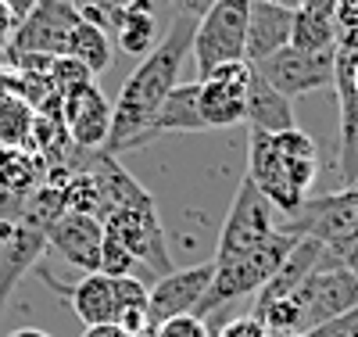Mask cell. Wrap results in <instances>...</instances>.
<instances>
[{"instance_id":"7402d4cb","label":"cell","mask_w":358,"mask_h":337,"mask_svg":"<svg viewBox=\"0 0 358 337\" xmlns=\"http://www.w3.org/2000/svg\"><path fill=\"white\" fill-rule=\"evenodd\" d=\"M69 57H76L79 65L90 72V76H101L108 65H111V33L94 22H79L69 36V47H65Z\"/></svg>"},{"instance_id":"b9f144b4","label":"cell","mask_w":358,"mask_h":337,"mask_svg":"<svg viewBox=\"0 0 358 337\" xmlns=\"http://www.w3.org/2000/svg\"><path fill=\"white\" fill-rule=\"evenodd\" d=\"M297 337H305V333H297Z\"/></svg>"},{"instance_id":"277c9868","label":"cell","mask_w":358,"mask_h":337,"mask_svg":"<svg viewBox=\"0 0 358 337\" xmlns=\"http://www.w3.org/2000/svg\"><path fill=\"white\" fill-rule=\"evenodd\" d=\"M248 8L251 0H215L197 29H194V65L197 79L208 76L215 65L244 61V33H248Z\"/></svg>"},{"instance_id":"8992f818","label":"cell","mask_w":358,"mask_h":337,"mask_svg":"<svg viewBox=\"0 0 358 337\" xmlns=\"http://www.w3.org/2000/svg\"><path fill=\"white\" fill-rule=\"evenodd\" d=\"M276 219L280 212L276 205L268 201L248 176H241V187L233 194V205L226 212V223L219 230V248H215V259L222 255H236V252H248V248H258L268 237L276 233Z\"/></svg>"},{"instance_id":"836d02e7","label":"cell","mask_w":358,"mask_h":337,"mask_svg":"<svg viewBox=\"0 0 358 337\" xmlns=\"http://www.w3.org/2000/svg\"><path fill=\"white\" fill-rule=\"evenodd\" d=\"M351 273H355V277H358V233L355 237H348V240H341V244H334V248H330Z\"/></svg>"},{"instance_id":"d590c367","label":"cell","mask_w":358,"mask_h":337,"mask_svg":"<svg viewBox=\"0 0 358 337\" xmlns=\"http://www.w3.org/2000/svg\"><path fill=\"white\" fill-rule=\"evenodd\" d=\"M83 337H129L122 326H115V323H104V326H86Z\"/></svg>"},{"instance_id":"4dcf8cb0","label":"cell","mask_w":358,"mask_h":337,"mask_svg":"<svg viewBox=\"0 0 358 337\" xmlns=\"http://www.w3.org/2000/svg\"><path fill=\"white\" fill-rule=\"evenodd\" d=\"M169 4H172L176 18H194V22H201L208 11H212L215 0H169Z\"/></svg>"},{"instance_id":"8fae6325","label":"cell","mask_w":358,"mask_h":337,"mask_svg":"<svg viewBox=\"0 0 358 337\" xmlns=\"http://www.w3.org/2000/svg\"><path fill=\"white\" fill-rule=\"evenodd\" d=\"M43 248H50L47 226L29 219L25 212L18 219H0V316H4V305L18 280L40 262Z\"/></svg>"},{"instance_id":"5b68a950","label":"cell","mask_w":358,"mask_h":337,"mask_svg":"<svg viewBox=\"0 0 358 337\" xmlns=\"http://www.w3.org/2000/svg\"><path fill=\"white\" fill-rule=\"evenodd\" d=\"M276 230L290 233V237H308V240H319L326 248H334V244L358 233V187H344L337 194L305 201L290 216H280Z\"/></svg>"},{"instance_id":"52a82bcc","label":"cell","mask_w":358,"mask_h":337,"mask_svg":"<svg viewBox=\"0 0 358 337\" xmlns=\"http://www.w3.org/2000/svg\"><path fill=\"white\" fill-rule=\"evenodd\" d=\"M255 72L273 86L287 101L312 94V90H326L334 86L337 76V50L330 54H308V50H297V47H280L273 57H265L255 65Z\"/></svg>"},{"instance_id":"ba28073f","label":"cell","mask_w":358,"mask_h":337,"mask_svg":"<svg viewBox=\"0 0 358 337\" xmlns=\"http://www.w3.org/2000/svg\"><path fill=\"white\" fill-rule=\"evenodd\" d=\"M104 223V237L118 240L122 248L136 255V262L151 266L158 277L172 273V259L165 248V226L158 216V205H140V208H111Z\"/></svg>"},{"instance_id":"f1b7e54d","label":"cell","mask_w":358,"mask_h":337,"mask_svg":"<svg viewBox=\"0 0 358 337\" xmlns=\"http://www.w3.org/2000/svg\"><path fill=\"white\" fill-rule=\"evenodd\" d=\"M305 337H358V305L341 312V316H334V319H326L322 326H315Z\"/></svg>"},{"instance_id":"e575fe53","label":"cell","mask_w":358,"mask_h":337,"mask_svg":"<svg viewBox=\"0 0 358 337\" xmlns=\"http://www.w3.org/2000/svg\"><path fill=\"white\" fill-rule=\"evenodd\" d=\"M15 25H18V18L11 15V8L0 0V50H8V43H11V36H15Z\"/></svg>"},{"instance_id":"f546056e","label":"cell","mask_w":358,"mask_h":337,"mask_svg":"<svg viewBox=\"0 0 358 337\" xmlns=\"http://www.w3.org/2000/svg\"><path fill=\"white\" fill-rule=\"evenodd\" d=\"M215 337H273V333L265 330V323H262V319H255V316H241V319L226 323Z\"/></svg>"},{"instance_id":"7a4b0ae2","label":"cell","mask_w":358,"mask_h":337,"mask_svg":"<svg viewBox=\"0 0 358 337\" xmlns=\"http://www.w3.org/2000/svg\"><path fill=\"white\" fill-rule=\"evenodd\" d=\"M294 244H297V237L276 230L265 244H258V248L212 259V262H215V277H212V287H208V294H204V301L197 305L194 316L204 319V316L219 312L222 305H229V301H236V298L258 294L268 280H273V273L283 266V259L294 252Z\"/></svg>"},{"instance_id":"1f68e13d","label":"cell","mask_w":358,"mask_h":337,"mask_svg":"<svg viewBox=\"0 0 358 337\" xmlns=\"http://www.w3.org/2000/svg\"><path fill=\"white\" fill-rule=\"evenodd\" d=\"M337 33H358V0H341L337 8Z\"/></svg>"},{"instance_id":"6da1fadb","label":"cell","mask_w":358,"mask_h":337,"mask_svg":"<svg viewBox=\"0 0 358 337\" xmlns=\"http://www.w3.org/2000/svg\"><path fill=\"white\" fill-rule=\"evenodd\" d=\"M194 29H197L194 18H172L162 43L147 54L136 65V72L122 83L118 97L111 101V133H108V144H104L108 155H122L129 147L147 144V130H151L155 111L169 97V90L179 83L183 61L190 57Z\"/></svg>"},{"instance_id":"9a60e30c","label":"cell","mask_w":358,"mask_h":337,"mask_svg":"<svg viewBox=\"0 0 358 337\" xmlns=\"http://www.w3.org/2000/svg\"><path fill=\"white\" fill-rule=\"evenodd\" d=\"M40 277L50 291H57L69 301V309L76 312V319L83 326L115 323V280H108L104 273H86V277H79L76 284H57L54 277H47V273H40Z\"/></svg>"},{"instance_id":"3957f363","label":"cell","mask_w":358,"mask_h":337,"mask_svg":"<svg viewBox=\"0 0 358 337\" xmlns=\"http://www.w3.org/2000/svg\"><path fill=\"white\" fill-rule=\"evenodd\" d=\"M294 298L301 301L305 333H312L326 319H334V316H341V312H348V309L358 305V277L330 248H322L315 269L305 277V284L294 291Z\"/></svg>"},{"instance_id":"ffe728a7","label":"cell","mask_w":358,"mask_h":337,"mask_svg":"<svg viewBox=\"0 0 358 337\" xmlns=\"http://www.w3.org/2000/svg\"><path fill=\"white\" fill-rule=\"evenodd\" d=\"M268 137H273V147H276V155H280L290 183L308 198V187L319 176V147H315V140L297 126L283 130V133H268Z\"/></svg>"},{"instance_id":"ab89813d","label":"cell","mask_w":358,"mask_h":337,"mask_svg":"<svg viewBox=\"0 0 358 337\" xmlns=\"http://www.w3.org/2000/svg\"><path fill=\"white\" fill-rule=\"evenodd\" d=\"M4 61H8V54H4V50H0V65H4Z\"/></svg>"},{"instance_id":"7c38bea8","label":"cell","mask_w":358,"mask_h":337,"mask_svg":"<svg viewBox=\"0 0 358 337\" xmlns=\"http://www.w3.org/2000/svg\"><path fill=\"white\" fill-rule=\"evenodd\" d=\"M215 277V262H201L190 269H172L155 280L151 287V326H162L176 316H194L204 301L208 287Z\"/></svg>"},{"instance_id":"4fadbf2b","label":"cell","mask_w":358,"mask_h":337,"mask_svg":"<svg viewBox=\"0 0 358 337\" xmlns=\"http://www.w3.org/2000/svg\"><path fill=\"white\" fill-rule=\"evenodd\" d=\"M47 244L62 255L69 266H76L83 277L97 273L101 266V244H104V223L97 216H79V212H65L57 216L47 230Z\"/></svg>"},{"instance_id":"83f0119b","label":"cell","mask_w":358,"mask_h":337,"mask_svg":"<svg viewBox=\"0 0 358 337\" xmlns=\"http://www.w3.org/2000/svg\"><path fill=\"white\" fill-rule=\"evenodd\" d=\"M155 337H212V333H208V323L201 316H176L155 326Z\"/></svg>"},{"instance_id":"e0dca14e","label":"cell","mask_w":358,"mask_h":337,"mask_svg":"<svg viewBox=\"0 0 358 337\" xmlns=\"http://www.w3.org/2000/svg\"><path fill=\"white\" fill-rule=\"evenodd\" d=\"M108 33L126 54H151L158 47V15L151 0H126L108 11Z\"/></svg>"},{"instance_id":"44dd1931","label":"cell","mask_w":358,"mask_h":337,"mask_svg":"<svg viewBox=\"0 0 358 337\" xmlns=\"http://www.w3.org/2000/svg\"><path fill=\"white\" fill-rule=\"evenodd\" d=\"M115 326H122L129 337L155 330L151 326V287H143L136 277L115 280Z\"/></svg>"},{"instance_id":"60d3db41","label":"cell","mask_w":358,"mask_h":337,"mask_svg":"<svg viewBox=\"0 0 358 337\" xmlns=\"http://www.w3.org/2000/svg\"><path fill=\"white\" fill-rule=\"evenodd\" d=\"M355 90H358V65H355Z\"/></svg>"},{"instance_id":"f35d334b","label":"cell","mask_w":358,"mask_h":337,"mask_svg":"<svg viewBox=\"0 0 358 337\" xmlns=\"http://www.w3.org/2000/svg\"><path fill=\"white\" fill-rule=\"evenodd\" d=\"M268 4H283V8H290V11H294V8H297V0H268Z\"/></svg>"},{"instance_id":"484cf974","label":"cell","mask_w":358,"mask_h":337,"mask_svg":"<svg viewBox=\"0 0 358 337\" xmlns=\"http://www.w3.org/2000/svg\"><path fill=\"white\" fill-rule=\"evenodd\" d=\"M90 83H97L94 76H90L76 57H69V54H57L54 57V65H50V86H54V94L57 97H72V94H79L83 86H90Z\"/></svg>"},{"instance_id":"74e56055","label":"cell","mask_w":358,"mask_h":337,"mask_svg":"<svg viewBox=\"0 0 358 337\" xmlns=\"http://www.w3.org/2000/svg\"><path fill=\"white\" fill-rule=\"evenodd\" d=\"M8 337H50L47 330H36V326H18V330H11Z\"/></svg>"},{"instance_id":"8d00e7d4","label":"cell","mask_w":358,"mask_h":337,"mask_svg":"<svg viewBox=\"0 0 358 337\" xmlns=\"http://www.w3.org/2000/svg\"><path fill=\"white\" fill-rule=\"evenodd\" d=\"M4 4H8V8H11V15H15V18L22 22V18H25L29 11H33V8L40 4V0H4Z\"/></svg>"},{"instance_id":"cb8c5ba5","label":"cell","mask_w":358,"mask_h":337,"mask_svg":"<svg viewBox=\"0 0 358 337\" xmlns=\"http://www.w3.org/2000/svg\"><path fill=\"white\" fill-rule=\"evenodd\" d=\"M341 33H337V22L330 18H315L301 8H294V25H290V47L297 50H308V54H330L337 50Z\"/></svg>"},{"instance_id":"9c48e42d","label":"cell","mask_w":358,"mask_h":337,"mask_svg":"<svg viewBox=\"0 0 358 337\" xmlns=\"http://www.w3.org/2000/svg\"><path fill=\"white\" fill-rule=\"evenodd\" d=\"M79 22H83V15L72 0H40V4L15 25V36H11L4 54L8 57H15V54L57 57V54H65L69 36Z\"/></svg>"},{"instance_id":"30bf717a","label":"cell","mask_w":358,"mask_h":337,"mask_svg":"<svg viewBox=\"0 0 358 337\" xmlns=\"http://www.w3.org/2000/svg\"><path fill=\"white\" fill-rule=\"evenodd\" d=\"M248 79H251L248 61H226V65H215L208 76L197 79L201 83L197 108H201L204 130H229V126L248 122V115H244Z\"/></svg>"},{"instance_id":"ac0fdd59","label":"cell","mask_w":358,"mask_h":337,"mask_svg":"<svg viewBox=\"0 0 358 337\" xmlns=\"http://www.w3.org/2000/svg\"><path fill=\"white\" fill-rule=\"evenodd\" d=\"M244 115L251 122V130H262V133H283V130H294V104L273 90L251 65V79H248V94H244Z\"/></svg>"},{"instance_id":"d6986e66","label":"cell","mask_w":358,"mask_h":337,"mask_svg":"<svg viewBox=\"0 0 358 337\" xmlns=\"http://www.w3.org/2000/svg\"><path fill=\"white\" fill-rule=\"evenodd\" d=\"M197 94L201 83H176L169 90V97L162 101V108L151 118V130H147V140H155L162 133H208L201 122V108H197Z\"/></svg>"},{"instance_id":"d6a6232c","label":"cell","mask_w":358,"mask_h":337,"mask_svg":"<svg viewBox=\"0 0 358 337\" xmlns=\"http://www.w3.org/2000/svg\"><path fill=\"white\" fill-rule=\"evenodd\" d=\"M297 8L315 15V18H330L337 22V8H341V0H297Z\"/></svg>"},{"instance_id":"d4e9b609","label":"cell","mask_w":358,"mask_h":337,"mask_svg":"<svg viewBox=\"0 0 358 337\" xmlns=\"http://www.w3.org/2000/svg\"><path fill=\"white\" fill-rule=\"evenodd\" d=\"M62 205L65 212H79V216H97L101 219V187L90 169H72L69 183L62 191Z\"/></svg>"},{"instance_id":"2e32d148","label":"cell","mask_w":358,"mask_h":337,"mask_svg":"<svg viewBox=\"0 0 358 337\" xmlns=\"http://www.w3.org/2000/svg\"><path fill=\"white\" fill-rule=\"evenodd\" d=\"M290 25L294 11L283 4H268V0H251L248 8V33H244V61L258 65V61L273 57L280 47L290 43Z\"/></svg>"},{"instance_id":"4316f807","label":"cell","mask_w":358,"mask_h":337,"mask_svg":"<svg viewBox=\"0 0 358 337\" xmlns=\"http://www.w3.org/2000/svg\"><path fill=\"white\" fill-rule=\"evenodd\" d=\"M140 262H136V255L129 252V248H122L118 240H111V237H104V244H101V266H97V273H104L108 280H122V277H136V269Z\"/></svg>"},{"instance_id":"603a6c76","label":"cell","mask_w":358,"mask_h":337,"mask_svg":"<svg viewBox=\"0 0 358 337\" xmlns=\"http://www.w3.org/2000/svg\"><path fill=\"white\" fill-rule=\"evenodd\" d=\"M33 122H36V108L18 94H4L0 90V147H22L29 151L33 140Z\"/></svg>"},{"instance_id":"5bb4252c","label":"cell","mask_w":358,"mask_h":337,"mask_svg":"<svg viewBox=\"0 0 358 337\" xmlns=\"http://www.w3.org/2000/svg\"><path fill=\"white\" fill-rule=\"evenodd\" d=\"M62 118L79 151H101L111 133V101L97 83H90L79 94L62 101Z\"/></svg>"}]
</instances>
